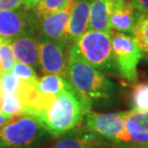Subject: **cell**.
I'll use <instances>...</instances> for the list:
<instances>
[{"instance_id": "cell-1", "label": "cell", "mask_w": 148, "mask_h": 148, "mask_svg": "<svg viewBox=\"0 0 148 148\" xmlns=\"http://www.w3.org/2000/svg\"><path fill=\"white\" fill-rule=\"evenodd\" d=\"M90 108L91 103L72 88L56 95L38 118L51 137L58 138L81 125Z\"/></svg>"}, {"instance_id": "cell-2", "label": "cell", "mask_w": 148, "mask_h": 148, "mask_svg": "<svg viewBox=\"0 0 148 148\" xmlns=\"http://www.w3.org/2000/svg\"><path fill=\"white\" fill-rule=\"evenodd\" d=\"M67 79L80 95L91 103L93 99H108L116 91V86L78 54L72 46L69 52Z\"/></svg>"}, {"instance_id": "cell-3", "label": "cell", "mask_w": 148, "mask_h": 148, "mask_svg": "<svg viewBox=\"0 0 148 148\" xmlns=\"http://www.w3.org/2000/svg\"><path fill=\"white\" fill-rule=\"evenodd\" d=\"M50 138L38 117L21 114L0 128V148H42Z\"/></svg>"}, {"instance_id": "cell-4", "label": "cell", "mask_w": 148, "mask_h": 148, "mask_svg": "<svg viewBox=\"0 0 148 148\" xmlns=\"http://www.w3.org/2000/svg\"><path fill=\"white\" fill-rule=\"evenodd\" d=\"M84 60L98 70L111 72L116 69L112 55L111 33L88 30L74 44Z\"/></svg>"}, {"instance_id": "cell-5", "label": "cell", "mask_w": 148, "mask_h": 148, "mask_svg": "<svg viewBox=\"0 0 148 148\" xmlns=\"http://www.w3.org/2000/svg\"><path fill=\"white\" fill-rule=\"evenodd\" d=\"M85 127L88 131L109 140L116 148H127L130 137L121 112H97L88 111L85 115Z\"/></svg>"}, {"instance_id": "cell-6", "label": "cell", "mask_w": 148, "mask_h": 148, "mask_svg": "<svg viewBox=\"0 0 148 148\" xmlns=\"http://www.w3.org/2000/svg\"><path fill=\"white\" fill-rule=\"evenodd\" d=\"M112 55L116 70L124 80L129 83L138 81V64L143 58L140 46L134 38L125 33H112Z\"/></svg>"}, {"instance_id": "cell-7", "label": "cell", "mask_w": 148, "mask_h": 148, "mask_svg": "<svg viewBox=\"0 0 148 148\" xmlns=\"http://www.w3.org/2000/svg\"><path fill=\"white\" fill-rule=\"evenodd\" d=\"M25 10L0 11V38L14 40L21 36H32L40 26V16Z\"/></svg>"}, {"instance_id": "cell-8", "label": "cell", "mask_w": 148, "mask_h": 148, "mask_svg": "<svg viewBox=\"0 0 148 148\" xmlns=\"http://www.w3.org/2000/svg\"><path fill=\"white\" fill-rule=\"evenodd\" d=\"M69 52L66 43L43 40L38 41L40 69L46 74H56L67 79Z\"/></svg>"}, {"instance_id": "cell-9", "label": "cell", "mask_w": 148, "mask_h": 148, "mask_svg": "<svg viewBox=\"0 0 148 148\" xmlns=\"http://www.w3.org/2000/svg\"><path fill=\"white\" fill-rule=\"evenodd\" d=\"M111 143L100 136L78 126L58 137L50 148H106Z\"/></svg>"}, {"instance_id": "cell-10", "label": "cell", "mask_w": 148, "mask_h": 148, "mask_svg": "<svg viewBox=\"0 0 148 148\" xmlns=\"http://www.w3.org/2000/svg\"><path fill=\"white\" fill-rule=\"evenodd\" d=\"M140 11L129 0H114L111 14V30L133 34Z\"/></svg>"}, {"instance_id": "cell-11", "label": "cell", "mask_w": 148, "mask_h": 148, "mask_svg": "<svg viewBox=\"0 0 148 148\" xmlns=\"http://www.w3.org/2000/svg\"><path fill=\"white\" fill-rule=\"evenodd\" d=\"M91 0H76L66 27V43H75L88 28Z\"/></svg>"}, {"instance_id": "cell-12", "label": "cell", "mask_w": 148, "mask_h": 148, "mask_svg": "<svg viewBox=\"0 0 148 148\" xmlns=\"http://www.w3.org/2000/svg\"><path fill=\"white\" fill-rule=\"evenodd\" d=\"M73 4L74 3L67 6L64 10L40 17V21L38 28L40 29L41 34L46 40L66 43V27Z\"/></svg>"}, {"instance_id": "cell-13", "label": "cell", "mask_w": 148, "mask_h": 148, "mask_svg": "<svg viewBox=\"0 0 148 148\" xmlns=\"http://www.w3.org/2000/svg\"><path fill=\"white\" fill-rule=\"evenodd\" d=\"M14 58L32 67H40L38 42L31 36H21L11 40Z\"/></svg>"}, {"instance_id": "cell-14", "label": "cell", "mask_w": 148, "mask_h": 148, "mask_svg": "<svg viewBox=\"0 0 148 148\" xmlns=\"http://www.w3.org/2000/svg\"><path fill=\"white\" fill-rule=\"evenodd\" d=\"M114 0H92L90 3L88 30L111 33L110 18Z\"/></svg>"}, {"instance_id": "cell-15", "label": "cell", "mask_w": 148, "mask_h": 148, "mask_svg": "<svg viewBox=\"0 0 148 148\" xmlns=\"http://www.w3.org/2000/svg\"><path fill=\"white\" fill-rule=\"evenodd\" d=\"M38 90L42 93L58 95L64 90L73 88L69 79L56 74H46L37 81Z\"/></svg>"}, {"instance_id": "cell-16", "label": "cell", "mask_w": 148, "mask_h": 148, "mask_svg": "<svg viewBox=\"0 0 148 148\" xmlns=\"http://www.w3.org/2000/svg\"><path fill=\"white\" fill-rule=\"evenodd\" d=\"M129 102L133 111H148V81L133 83Z\"/></svg>"}, {"instance_id": "cell-17", "label": "cell", "mask_w": 148, "mask_h": 148, "mask_svg": "<svg viewBox=\"0 0 148 148\" xmlns=\"http://www.w3.org/2000/svg\"><path fill=\"white\" fill-rule=\"evenodd\" d=\"M126 131L130 137V144L127 148H144L148 145V131L130 118L123 117Z\"/></svg>"}, {"instance_id": "cell-18", "label": "cell", "mask_w": 148, "mask_h": 148, "mask_svg": "<svg viewBox=\"0 0 148 148\" xmlns=\"http://www.w3.org/2000/svg\"><path fill=\"white\" fill-rule=\"evenodd\" d=\"M133 36L143 52V58L148 59V14L140 13Z\"/></svg>"}, {"instance_id": "cell-19", "label": "cell", "mask_w": 148, "mask_h": 148, "mask_svg": "<svg viewBox=\"0 0 148 148\" xmlns=\"http://www.w3.org/2000/svg\"><path fill=\"white\" fill-rule=\"evenodd\" d=\"M76 0H40L36 6V14L38 16L56 13L66 9L67 6L75 2Z\"/></svg>"}, {"instance_id": "cell-20", "label": "cell", "mask_w": 148, "mask_h": 148, "mask_svg": "<svg viewBox=\"0 0 148 148\" xmlns=\"http://www.w3.org/2000/svg\"><path fill=\"white\" fill-rule=\"evenodd\" d=\"M16 64L13 48H12L11 40L0 38V66L3 72H10Z\"/></svg>"}, {"instance_id": "cell-21", "label": "cell", "mask_w": 148, "mask_h": 148, "mask_svg": "<svg viewBox=\"0 0 148 148\" xmlns=\"http://www.w3.org/2000/svg\"><path fill=\"white\" fill-rule=\"evenodd\" d=\"M1 112L12 116L23 114V107L20 100L14 93H6L3 96Z\"/></svg>"}, {"instance_id": "cell-22", "label": "cell", "mask_w": 148, "mask_h": 148, "mask_svg": "<svg viewBox=\"0 0 148 148\" xmlns=\"http://www.w3.org/2000/svg\"><path fill=\"white\" fill-rule=\"evenodd\" d=\"M11 72L17 78H19L20 80H24V81L37 82L38 78L33 67L26 64L20 63V62H17L14 64Z\"/></svg>"}, {"instance_id": "cell-23", "label": "cell", "mask_w": 148, "mask_h": 148, "mask_svg": "<svg viewBox=\"0 0 148 148\" xmlns=\"http://www.w3.org/2000/svg\"><path fill=\"white\" fill-rule=\"evenodd\" d=\"M20 79L14 76L11 71L3 73L0 81V88L3 93H14L16 90L17 86L19 85Z\"/></svg>"}, {"instance_id": "cell-24", "label": "cell", "mask_w": 148, "mask_h": 148, "mask_svg": "<svg viewBox=\"0 0 148 148\" xmlns=\"http://www.w3.org/2000/svg\"><path fill=\"white\" fill-rule=\"evenodd\" d=\"M120 112L123 117L130 118V119L136 121V122L138 124H140L143 128H144L146 131H148V111L141 112V111L130 110V111Z\"/></svg>"}, {"instance_id": "cell-25", "label": "cell", "mask_w": 148, "mask_h": 148, "mask_svg": "<svg viewBox=\"0 0 148 148\" xmlns=\"http://www.w3.org/2000/svg\"><path fill=\"white\" fill-rule=\"evenodd\" d=\"M23 5V0H0V11L17 10Z\"/></svg>"}, {"instance_id": "cell-26", "label": "cell", "mask_w": 148, "mask_h": 148, "mask_svg": "<svg viewBox=\"0 0 148 148\" xmlns=\"http://www.w3.org/2000/svg\"><path fill=\"white\" fill-rule=\"evenodd\" d=\"M138 10L148 14V0H129Z\"/></svg>"}, {"instance_id": "cell-27", "label": "cell", "mask_w": 148, "mask_h": 148, "mask_svg": "<svg viewBox=\"0 0 148 148\" xmlns=\"http://www.w3.org/2000/svg\"><path fill=\"white\" fill-rule=\"evenodd\" d=\"M40 0H23V5L26 9H34L40 3Z\"/></svg>"}, {"instance_id": "cell-28", "label": "cell", "mask_w": 148, "mask_h": 148, "mask_svg": "<svg viewBox=\"0 0 148 148\" xmlns=\"http://www.w3.org/2000/svg\"><path fill=\"white\" fill-rule=\"evenodd\" d=\"M12 117H13L12 115L7 114H5V112L0 111V128H1L3 125H5V123H7Z\"/></svg>"}, {"instance_id": "cell-29", "label": "cell", "mask_w": 148, "mask_h": 148, "mask_svg": "<svg viewBox=\"0 0 148 148\" xmlns=\"http://www.w3.org/2000/svg\"><path fill=\"white\" fill-rule=\"evenodd\" d=\"M3 96H4V93L0 88V111H1V108H2V103H3Z\"/></svg>"}, {"instance_id": "cell-30", "label": "cell", "mask_w": 148, "mask_h": 148, "mask_svg": "<svg viewBox=\"0 0 148 148\" xmlns=\"http://www.w3.org/2000/svg\"><path fill=\"white\" fill-rule=\"evenodd\" d=\"M106 148H116V147H115L114 144H110V145H109L108 147H106Z\"/></svg>"}, {"instance_id": "cell-31", "label": "cell", "mask_w": 148, "mask_h": 148, "mask_svg": "<svg viewBox=\"0 0 148 148\" xmlns=\"http://www.w3.org/2000/svg\"><path fill=\"white\" fill-rule=\"evenodd\" d=\"M0 73H1V74L4 73V72H3V70H2V67H1V66H0Z\"/></svg>"}, {"instance_id": "cell-32", "label": "cell", "mask_w": 148, "mask_h": 148, "mask_svg": "<svg viewBox=\"0 0 148 148\" xmlns=\"http://www.w3.org/2000/svg\"><path fill=\"white\" fill-rule=\"evenodd\" d=\"M2 75H3V74L0 73V81H1V77H2Z\"/></svg>"}, {"instance_id": "cell-33", "label": "cell", "mask_w": 148, "mask_h": 148, "mask_svg": "<svg viewBox=\"0 0 148 148\" xmlns=\"http://www.w3.org/2000/svg\"><path fill=\"white\" fill-rule=\"evenodd\" d=\"M144 148H148V145H147V146H145V147H144Z\"/></svg>"}, {"instance_id": "cell-34", "label": "cell", "mask_w": 148, "mask_h": 148, "mask_svg": "<svg viewBox=\"0 0 148 148\" xmlns=\"http://www.w3.org/2000/svg\"><path fill=\"white\" fill-rule=\"evenodd\" d=\"M46 147H47V146H46ZM46 147H42V148H46Z\"/></svg>"}]
</instances>
